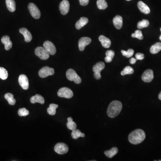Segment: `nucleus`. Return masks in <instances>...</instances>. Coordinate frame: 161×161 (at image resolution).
Wrapping results in <instances>:
<instances>
[{"mask_svg": "<svg viewBox=\"0 0 161 161\" xmlns=\"http://www.w3.org/2000/svg\"><path fill=\"white\" fill-rule=\"evenodd\" d=\"M146 138L145 131L142 129L135 130L129 136V141L131 144L138 145L143 142Z\"/></svg>", "mask_w": 161, "mask_h": 161, "instance_id": "obj_1", "label": "nucleus"}, {"mask_svg": "<svg viewBox=\"0 0 161 161\" xmlns=\"http://www.w3.org/2000/svg\"><path fill=\"white\" fill-rule=\"evenodd\" d=\"M122 109V104L120 101L115 100L109 104L107 110V114L109 117H115L119 114Z\"/></svg>", "mask_w": 161, "mask_h": 161, "instance_id": "obj_2", "label": "nucleus"}, {"mask_svg": "<svg viewBox=\"0 0 161 161\" xmlns=\"http://www.w3.org/2000/svg\"><path fill=\"white\" fill-rule=\"evenodd\" d=\"M67 78L68 80L74 81L76 84H79L82 82V79L76 74L74 69H69L67 71L66 74Z\"/></svg>", "mask_w": 161, "mask_h": 161, "instance_id": "obj_3", "label": "nucleus"}, {"mask_svg": "<svg viewBox=\"0 0 161 161\" xmlns=\"http://www.w3.org/2000/svg\"><path fill=\"white\" fill-rule=\"evenodd\" d=\"M105 64L103 62H98L93 67V71L94 72V77L96 79H101V75L100 74L101 71L105 68Z\"/></svg>", "mask_w": 161, "mask_h": 161, "instance_id": "obj_4", "label": "nucleus"}, {"mask_svg": "<svg viewBox=\"0 0 161 161\" xmlns=\"http://www.w3.org/2000/svg\"><path fill=\"white\" fill-rule=\"evenodd\" d=\"M35 53L36 55L43 60L48 59L50 55V54L44 47V48L41 47H37L35 49Z\"/></svg>", "mask_w": 161, "mask_h": 161, "instance_id": "obj_5", "label": "nucleus"}, {"mask_svg": "<svg viewBox=\"0 0 161 161\" xmlns=\"http://www.w3.org/2000/svg\"><path fill=\"white\" fill-rule=\"evenodd\" d=\"M58 96L61 98L70 99L74 95V93L71 90L67 87H62L58 91Z\"/></svg>", "mask_w": 161, "mask_h": 161, "instance_id": "obj_6", "label": "nucleus"}, {"mask_svg": "<svg viewBox=\"0 0 161 161\" xmlns=\"http://www.w3.org/2000/svg\"><path fill=\"white\" fill-rule=\"evenodd\" d=\"M29 10L31 15L35 19H39L41 16V13L39 8L34 3H30L28 5Z\"/></svg>", "mask_w": 161, "mask_h": 161, "instance_id": "obj_7", "label": "nucleus"}, {"mask_svg": "<svg viewBox=\"0 0 161 161\" xmlns=\"http://www.w3.org/2000/svg\"><path fill=\"white\" fill-rule=\"evenodd\" d=\"M54 150L58 154H64L68 152V147L64 143H58L55 146Z\"/></svg>", "mask_w": 161, "mask_h": 161, "instance_id": "obj_8", "label": "nucleus"}, {"mask_svg": "<svg viewBox=\"0 0 161 161\" xmlns=\"http://www.w3.org/2000/svg\"><path fill=\"white\" fill-rule=\"evenodd\" d=\"M55 73L54 69L48 66L42 68L39 72V76L41 78H45L49 76L53 75Z\"/></svg>", "mask_w": 161, "mask_h": 161, "instance_id": "obj_9", "label": "nucleus"}, {"mask_svg": "<svg viewBox=\"0 0 161 161\" xmlns=\"http://www.w3.org/2000/svg\"><path fill=\"white\" fill-rule=\"evenodd\" d=\"M44 47L51 55H54L56 53V48L54 44L50 41H46L44 43Z\"/></svg>", "mask_w": 161, "mask_h": 161, "instance_id": "obj_10", "label": "nucleus"}, {"mask_svg": "<svg viewBox=\"0 0 161 161\" xmlns=\"http://www.w3.org/2000/svg\"><path fill=\"white\" fill-rule=\"evenodd\" d=\"M70 4L68 0H63L59 5V9L60 13L63 15H66L69 12Z\"/></svg>", "mask_w": 161, "mask_h": 161, "instance_id": "obj_11", "label": "nucleus"}, {"mask_svg": "<svg viewBox=\"0 0 161 161\" xmlns=\"http://www.w3.org/2000/svg\"><path fill=\"white\" fill-rule=\"evenodd\" d=\"M154 72L151 69H147L142 75V80L146 83H150L154 78Z\"/></svg>", "mask_w": 161, "mask_h": 161, "instance_id": "obj_12", "label": "nucleus"}, {"mask_svg": "<svg viewBox=\"0 0 161 161\" xmlns=\"http://www.w3.org/2000/svg\"><path fill=\"white\" fill-rule=\"evenodd\" d=\"M19 83L20 86L24 90H27L28 89L29 84L27 76L25 74L20 75L19 78Z\"/></svg>", "mask_w": 161, "mask_h": 161, "instance_id": "obj_13", "label": "nucleus"}, {"mask_svg": "<svg viewBox=\"0 0 161 161\" xmlns=\"http://www.w3.org/2000/svg\"><path fill=\"white\" fill-rule=\"evenodd\" d=\"M91 42V40L89 37H82L78 41V47L80 51H83L85 49L87 45H89Z\"/></svg>", "mask_w": 161, "mask_h": 161, "instance_id": "obj_14", "label": "nucleus"}, {"mask_svg": "<svg viewBox=\"0 0 161 161\" xmlns=\"http://www.w3.org/2000/svg\"><path fill=\"white\" fill-rule=\"evenodd\" d=\"M19 32L21 34H22L24 36V37L25 41L27 43L31 42L32 39V34L27 29L25 28H21L20 29Z\"/></svg>", "mask_w": 161, "mask_h": 161, "instance_id": "obj_15", "label": "nucleus"}, {"mask_svg": "<svg viewBox=\"0 0 161 161\" xmlns=\"http://www.w3.org/2000/svg\"><path fill=\"white\" fill-rule=\"evenodd\" d=\"M1 42L4 44L5 50L8 51L12 48L13 45L12 42L10 40L9 36H4L1 38Z\"/></svg>", "mask_w": 161, "mask_h": 161, "instance_id": "obj_16", "label": "nucleus"}, {"mask_svg": "<svg viewBox=\"0 0 161 161\" xmlns=\"http://www.w3.org/2000/svg\"><path fill=\"white\" fill-rule=\"evenodd\" d=\"M138 6L139 9L141 11V12L144 14H148L150 12V8L148 5L142 1H139L138 3Z\"/></svg>", "mask_w": 161, "mask_h": 161, "instance_id": "obj_17", "label": "nucleus"}, {"mask_svg": "<svg viewBox=\"0 0 161 161\" xmlns=\"http://www.w3.org/2000/svg\"><path fill=\"white\" fill-rule=\"evenodd\" d=\"M99 40L102 44V46L105 48H109L111 45V41L110 39L105 37V36H100L99 37Z\"/></svg>", "mask_w": 161, "mask_h": 161, "instance_id": "obj_18", "label": "nucleus"}, {"mask_svg": "<svg viewBox=\"0 0 161 161\" xmlns=\"http://www.w3.org/2000/svg\"><path fill=\"white\" fill-rule=\"evenodd\" d=\"M113 23L116 28L120 29L121 28L123 25L122 17L120 15H116L113 19Z\"/></svg>", "mask_w": 161, "mask_h": 161, "instance_id": "obj_19", "label": "nucleus"}, {"mask_svg": "<svg viewBox=\"0 0 161 161\" xmlns=\"http://www.w3.org/2000/svg\"><path fill=\"white\" fill-rule=\"evenodd\" d=\"M88 19L86 17H80V19L76 22L75 24V27L76 29L80 30V29L85 26L88 23Z\"/></svg>", "mask_w": 161, "mask_h": 161, "instance_id": "obj_20", "label": "nucleus"}, {"mask_svg": "<svg viewBox=\"0 0 161 161\" xmlns=\"http://www.w3.org/2000/svg\"><path fill=\"white\" fill-rule=\"evenodd\" d=\"M31 103H36L43 104L44 103L45 100L43 96L40 95H36L35 96H32L30 99Z\"/></svg>", "mask_w": 161, "mask_h": 161, "instance_id": "obj_21", "label": "nucleus"}, {"mask_svg": "<svg viewBox=\"0 0 161 161\" xmlns=\"http://www.w3.org/2000/svg\"><path fill=\"white\" fill-rule=\"evenodd\" d=\"M6 6L9 11L13 12L16 10V3L14 0H5Z\"/></svg>", "mask_w": 161, "mask_h": 161, "instance_id": "obj_22", "label": "nucleus"}, {"mask_svg": "<svg viewBox=\"0 0 161 161\" xmlns=\"http://www.w3.org/2000/svg\"><path fill=\"white\" fill-rule=\"evenodd\" d=\"M118 152V149L116 147H113L109 150L104 152V154L109 158H112L115 155H116Z\"/></svg>", "mask_w": 161, "mask_h": 161, "instance_id": "obj_23", "label": "nucleus"}, {"mask_svg": "<svg viewBox=\"0 0 161 161\" xmlns=\"http://www.w3.org/2000/svg\"><path fill=\"white\" fill-rule=\"evenodd\" d=\"M161 50V43L158 42L151 46L150 48V52L153 54L158 53Z\"/></svg>", "mask_w": 161, "mask_h": 161, "instance_id": "obj_24", "label": "nucleus"}, {"mask_svg": "<svg viewBox=\"0 0 161 161\" xmlns=\"http://www.w3.org/2000/svg\"><path fill=\"white\" fill-rule=\"evenodd\" d=\"M71 136L72 138L74 139H77L80 137H82V138L85 137V134L83 133H82L79 130L76 129L72 131Z\"/></svg>", "mask_w": 161, "mask_h": 161, "instance_id": "obj_25", "label": "nucleus"}, {"mask_svg": "<svg viewBox=\"0 0 161 161\" xmlns=\"http://www.w3.org/2000/svg\"><path fill=\"white\" fill-rule=\"evenodd\" d=\"M5 99L10 105H14L16 103V100L13 98V95L11 93H7L5 95Z\"/></svg>", "mask_w": 161, "mask_h": 161, "instance_id": "obj_26", "label": "nucleus"}, {"mask_svg": "<svg viewBox=\"0 0 161 161\" xmlns=\"http://www.w3.org/2000/svg\"><path fill=\"white\" fill-rule=\"evenodd\" d=\"M58 107L57 104L52 103L49 105V107L47 109V112L50 115H54L56 113V109Z\"/></svg>", "mask_w": 161, "mask_h": 161, "instance_id": "obj_27", "label": "nucleus"}, {"mask_svg": "<svg viewBox=\"0 0 161 161\" xmlns=\"http://www.w3.org/2000/svg\"><path fill=\"white\" fill-rule=\"evenodd\" d=\"M67 127L68 129L70 130H74L76 129V124L73 121L72 118L68 117V123H67Z\"/></svg>", "mask_w": 161, "mask_h": 161, "instance_id": "obj_28", "label": "nucleus"}, {"mask_svg": "<svg viewBox=\"0 0 161 161\" xmlns=\"http://www.w3.org/2000/svg\"><path fill=\"white\" fill-rule=\"evenodd\" d=\"M106 57L105 60L107 63H110L112 61L113 57L115 56V52L112 50H108L106 52Z\"/></svg>", "mask_w": 161, "mask_h": 161, "instance_id": "obj_29", "label": "nucleus"}, {"mask_svg": "<svg viewBox=\"0 0 161 161\" xmlns=\"http://www.w3.org/2000/svg\"><path fill=\"white\" fill-rule=\"evenodd\" d=\"M97 5L99 9H105L108 7L105 0H97Z\"/></svg>", "mask_w": 161, "mask_h": 161, "instance_id": "obj_30", "label": "nucleus"}, {"mask_svg": "<svg viewBox=\"0 0 161 161\" xmlns=\"http://www.w3.org/2000/svg\"><path fill=\"white\" fill-rule=\"evenodd\" d=\"M150 25V22L148 20L143 19L142 21H139L138 23V28L139 29L147 28Z\"/></svg>", "mask_w": 161, "mask_h": 161, "instance_id": "obj_31", "label": "nucleus"}, {"mask_svg": "<svg viewBox=\"0 0 161 161\" xmlns=\"http://www.w3.org/2000/svg\"><path fill=\"white\" fill-rule=\"evenodd\" d=\"M134 72V69L130 66H127L124 68L123 70L121 72V75L122 76L127 74H131Z\"/></svg>", "mask_w": 161, "mask_h": 161, "instance_id": "obj_32", "label": "nucleus"}, {"mask_svg": "<svg viewBox=\"0 0 161 161\" xmlns=\"http://www.w3.org/2000/svg\"><path fill=\"white\" fill-rule=\"evenodd\" d=\"M8 76L7 70L3 67H0V78L2 80H6Z\"/></svg>", "mask_w": 161, "mask_h": 161, "instance_id": "obj_33", "label": "nucleus"}, {"mask_svg": "<svg viewBox=\"0 0 161 161\" xmlns=\"http://www.w3.org/2000/svg\"><path fill=\"white\" fill-rule=\"evenodd\" d=\"M131 37L133 38H137L140 40H143L144 38L142 31L139 30H137L134 33L131 34Z\"/></svg>", "mask_w": 161, "mask_h": 161, "instance_id": "obj_34", "label": "nucleus"}, {"mask_svg": "<svg viewBox=\"0 0 161 161\" xmlns=\"http://www.w3.org/2000/svg\"><path fill=\"white\" fill-rule=\"evenodd\" d=\"M134 52L133 49H129L127 51H124V50L121 51V53H122L123 55V56H126L127 58H129L133 56Z\"/></svg>", "mask_w": 161, "mask_h": 161, "instance_id": "obj_35", "label": "nucleus"}, {"mask_svg": "<svg viewBox=\"0 0 161 161\" xmlns=\"http://www.w3.org/2000/svg\"><path fill=\"white\" fill-rule=\"evenodd\" d=\"M18 114L20 116H26L29 114V111L25 108H20L18 111Z\"/></svg>", "mask_w": 161, "mask_h": 161, "instance_id": "obj_36", "label": "nucleus"}, {"mask_svg": "<svg viewBox=\"0 0 161 161\" xmlns=\"http://www.w3.org/2000/svg\"><path fill=\"white\" fill-rule=\"evenodd\" d=\"M135 57L137 60H142L144 59L145 56H144V54H143V53H138L136 54Z\"/></svg>", "mask_w": 161, "mask_h": 161, "instance_id": "obj_37", "label": "nucleus"}, {"mask_svg": "<svg viewBox=\"0 0 161 161\" xmlns=\"http://www.w3.org/2000/svg\"><path fill=\"white\" fill-rule=\"evenodd\" d=\"M80 4L82 6H86L89 3V0H79Z\"/></svg>", "mask_w": 161, "mask_h": 161, "instance_id": "obj_38", "label": "nucleus"}, {"mask_svg": "<svg viewBox=\"0 0 161 161\" xmlns=\"http://www.w3.org/2000/svg\"><path fill=\"white\" fill-rule=\"evenodd\" d=\"M137 60L134 58H131L130 60V63L131 64H134L136 63V61H137Z\"/></svg>", "mask_w": 161, "mask_h": 161, "instance_id": "obj_39", "label": "nucleus"}, {"mask_svg": "<svg viewBox=\"0 0 161 161\" xmlns=\"http://www.w3.org/2000/svg\"><path fill=\"white\" fill-rule=\"evenodd\" d=\"M158 98L160 100H161V92L159 93V95H158Z\"/></svg>", "mask_w": 161, "mask_h": 161, "instance_id": "obj_40", "label": "nucleus"}, {"mask_svg": "<svg viewBox=\"0 0 161 161\" xmlns=\"http://www.w3.org/2000/svg\"><path fill=\"white\" fill-rule=\"evenodd\" d=\"M159 39H160V40H161V35L160 36V38H159Z\"/></svg>", "mask_w": 161, "mask_h": 161, "instance_id": "obj_41", "label": "nucleus"}, {"mask_svg": "<svg viewBox=\"0 0 161 161\" xmlns=\"http://www.w3.org/2000/svg\"><path fill=\"white\" fill-rule=\"evenodd\" d=\"M126 1H130L131 0H126Z\"/></svg>", "mask_w": 161, "mask_h": 161, "instance_id": "obj_42", "label": "nucleus"}, {"mask_svg": "<svg viewBox=\"0 0 161 161\" xmlns=\"http://www.w3.org/2000/svg\"></svg>", "mask_w": 161, "mask_h": 161, "instance_id": "obj_43", "label": "nucleus"}]
</instances>
